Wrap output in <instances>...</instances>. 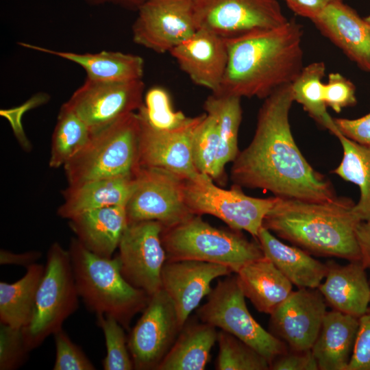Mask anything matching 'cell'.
I'll return each instance as SVG.
<instances>
[{"instance_id": "f6af8a7d", "label": "cell", "mask_w": 370, "mask_h": 370, "mask_svg": "<svg viewBox=\"0 0 370 370\" xmlns=\"http://www.w3.org/2000/svg\"><path fill=\"white\" fill-rule=\"evenodd\" d=\"M337 0H285L296 14L313 21L331 3Z\"/></svg>"}, {"instance_id": "4dcf8cb0", "label": "cell", "mask_w": 370, "mask_h": 370, "mask_svg": "<svg viewBox=\"0 0 370 370\" xmlns=\"http://www.w3.org/2000/svg\"><path fill=\"white\" fill-rule=\"evenodd\" d=\"M330 132L338 138L343 151L340 164L332 172L359 187L360 199L353 212L360 221H370V146L347 138L336 125Z\"/></svg>"}, {"instance_id": "52a82bcc", "label": "cell", "mask_w": 370, "mask_h": 370, "mask_svg": "<svg viewBox=\"0 0 370 370\" xmlns=\"http://www.w3.org/2000/svg\"><path fill=\"white\" fill-rule=\"evenodd\" d=\"M79 297L69 251L54 242L47 251L32 320L22 329L29 352L62 329L64 321L77 309Z\"/></svg>"}, {"instance_id": "f35d334b", "label": "cell", "mask_w": 370, "mask_h": 370, "mask_svg": "<svg viewBox=\"0 0 370 370\" xmlns=\"http://www.w3.org/2000/svg\"><path fill=\"white\" fill-rule=\"evenodd\" d=\"M56 360L53 370H95L96 368L81 348L61 329L54 334Z\"/></svg>"}, {"instance_id": "1f68e13d", "label": "cell", "mask_w": 370, "mask_h": 370, "mask_svg": "<svg viewBox=\"0 0 370 370\" xmlns=\"http://www.w3.org/2000/svg\"><path fill=\"white\" fill-rule=\"evenodd\" d=\"M91 135L86 123L62 104L52 134L49 166H64L88 142Z\"/></svg>"}, {"instance_id": "d6986e66", "label": "cell", "mask_w": 370, "mask_h": 370, "mask_svg": "<svg viewBox=\"0 0 370 370\" xmlns=\"http://www.w3.org/2000/svg\"><path fill=\"white\" fill-rule=\"evenodd\" d=\"M169 53L195 84L214 94L219 91L228 63L227 39L197 29Z\"/></svg>"}, {"instance_id": "ffe728a7", "label": "cell", "mask_w": 370, "mask_h": 370, "mask_svg": "<svg viewBox=\"0 0 370 370\" xmlns=\"http://www.w3.org/2000/svg\"><path fill=\"white\" fill-rule=\"evenodd\" d=\"M319 31L361 69L370 72V34L364 18L337 0L312 21Z\"/></svg>"}, {"instance_id": "7a4b0ae2", "label": "cell", "mask_w": 370, "mask_h": 370, "mask_svg": "<svg viewBox=\"0 0 370 370\" xmlns=\"http://www.w3.org/2000/svg\"><path fill=\"white\" fill-rule=\"evenodd\" d=\"M303 32L299 23L288 20L227 39L228 63L217 95L264 99L291 84L304 68Z\"/></svg>"}, {"instance_id": "ac0fdd59", "label": "cell", "mask_w": 370, "mask_h": 370, "mask_svg": "<svg viewBox=\"0 0 370 370\" xmlns=\"http://www.w3.org/2000/svg\"><path fill=\"white\" fill-rule=\"evenodd\" d=\"M232 271L226 266L193 260H166L161 274L162 288L172 300L182 327L190 313L208 296L211 283Z\"/></svg>"}, {"instance_id": "ba28073f", "label": "cell", "mask_w": 370, "mask_h": 370, "mask_svg": "<svg viewBox=\"0 0 370 370\" xmlns=\"http://www.w3.org/2000/svg\"><path fill=\"white\" fill-rule=\"evenodd\" d=\"M236 276L219 280L197 314L200 321L238 338L269 362L286 352L284 342L264 330L252 317Z\"/></svg>"}, {"instance_id": "f1b7e54d", "label": "cell", "mask_w": 370, "mask_h": 370, "mask_svg": "<svg viewBox=\"0 0 370 370\" xmlns=\"http://www.w3.org/2000/svg\"><path fill=\"white\" fill-rule=\"evenodd\" d=\"M45 267L37 262L14 283L0 282V322L16 328L26 327L32 320L37 290Z\"/></svg>"}, {"instance_id": "bcb514c9", "label": "cell", "mask_w": 370, "mask_h": 370, "mask_svg": "<svg viewBox=\"0 0 370 370\" xmlns=\"http://www.w3.org/2000/svg\"><path fill=\"white\" fill-rule=\"evenodd\" d=\"M41 256V253L37 251H29L24 253H13L12 251L1 249L0 264H14L25 267L26 269L36 262Z\"/></svg>"}, {"instance_id": "cb8c5ba5", "label": "cell", "mask_w": 370, "mask_h": 370, "mask_svg": "<svg viewBox=\"0 0 370 370\" xmlns=\"http://www.w3.org/2000/svg\"><path fill=\"white\" fill-rule=\"evenodd\" d=\"M136 175L93 180L68 185L57 214L70 219L84 212L111 206H126L135 186Z\"/></svg>"}, {"instance_id": "d590c367", "label": "cell", "mask_w": 370, "mask_h": 370, "mask_svg": "<svg viewBox=\"0 0 370 370\" xmlns=\"http://www.w3.org/2000/svg\"><path fill=\"white\" fill-rule=\"evenodd\" d=\"M219 145L217 123L207 113L195 133L192 153L195 166L199 173L216 180V162Z\"/></svg>"}, {"instance_id": "2e32d148", "label": "cell", "mask_w": 370, "mask_h": 370, "mask_svg": "<svg viewBox=\"0 0 370 370\" xmlns=\"http://www.w3.org/2000/svg\"><path fill=\"white\" fill-rule=\"evenodd\" d=\"M136 112L140 121V167L164 169L184 179H193L199 175L200 173L193 162L192 145L204 113L190 117L178 127L160 130L153 127Z\"/></svg>"}, {"instance_id": "8fae6325", "label": "cell", "mask_w": 370, "mask_h": 370, "mask_svg": "<svg viewBox=\"0 0 370 370\" xmlns=\"http://www.w3.org/2000/svg\"><path fill=\"white\" fill-rule=\"evenodd\" d=\"M197 29L230 39L275 28L288 19L277 0H194Z\"/></svg>"}, {"instance_id": "44dd1931", "label": "cell", "mask_w": 370, "mask_h": 370, "mask_svg": "<svg viewBox=\"0 0 370 370\" xmlns=\"http://www.w3.org/2000/svg\"><path fill=\"white\" fill-rule=\"evenodd\" d=\"M325 280L318 288L334 310L360 318L368 312L370 283L361 261L342 266L327 262Z\"/></svg>"}, {"instance_id": "74e56055", "label": "cell", "mask_w": 370, "mask_h": 370, "mask_svg": "<svg viewBox=\"0 0 370 370\" xmlns=\"http://www.w3.org/2000/svg\"><path fill=\"white\" fill-rule=\"evenodd\" d=\"M29 351L26 347L23 330L0 323V369L14 370L25 360Z\"/></svg>"}, {"instance_id": "6da1fadb", "label": "cell", "mask_w": 370, "mask_h": 370, "mask_svg": "<svg viewBox=\"0 0 370 370\" xmlns=\"http://www.w3.org/2000/svg\"><path fill=\"white\" fill-rule=\"evenodd\" d=\"M291 84L264 99L249 145L232 162L231 179L241 187L260 188L275 197L312 202L335 200L332 183L299 150L289 123Z\"/></svg>"}, {"instance_id": "83f0119b", "label": "cell", "mask_w": 370, "mask_h": 370, "mask_svg": "<svg viewBox=\"0 0 370 370\" xmlns=\"http://www.w3.org/2000/svg\"><path fill=\"white\" fill-rule=\"evenodd\" d=\"M217 336L213 325L186 321L157 370L205 369Z\"/></svg>"}, {"instance_id": "4316f807", "label": "cell", "mask_w": 370, "mask_h": 370, "mask_svg": "<svg viewBox=\"0 0 370 370\" xmlns=\"http://www.w3.org/2000/svg\"><path fill=\"white\" fill-rule=\"evenodd\" d=\"M236 276L245 297L262 313L270 314L293 292V284L264 256L243 266Z\"/></svg>"}, {"instance_id": "ee69618b", "label": "cell", "mask_w": 370, "mask_h": 370, "mask_svg": "<svg viewBox=\"0 0 370 370\" xmlns=\"http://www.w3.org/2000/svg\"><path fill=\"white\" fill-rule=\"evenodd\" d=\"M334 122L339 132L347 138L370 146V112L354 119H334Z\"/></svg>"}, {"instance_id": "e0dca14e", "label": "cell", "mask_w": 370, "mask_h": 370, "mask_svg": "<svg viewBox=\"0 0 370 370\" xmlns=\"http://www.w3.org/2000/svg\"><path fill=\"white\" fill-rule=\"evenodd\" d=\"M326 304L318 288H298L270 314V332L289 349L310 350L327 312Z\"/></svg>"}, {"instance_id": "ab89813d", "label": "cell", "mask_w": 370, "mask_h": 370, "mask_svg": "<svg viewBox=\"0 0 370 370\" xmlns=\"http://www.w3.org/2000/svg\"><path fill=\"white\" fill-rule=\"evenodd\" d=\"M326 106L339 113L343 108L354 106L356 102L354 84L339 73H331L324 86Z\"/></svg>"}, {"instance_id": "c3c4849f", "label": "cell", "mask_w": 370, "mask_h": 370, "mask_svg": "<svg viewBox=\"0 0 370 370\" xmlns=\"http://www.w3.org/2000/svg\"><path fill=\"white\" fill-rule=\"evenodd\" d=\"M90 5L111 4L124 9L138 11L147 0H83Z\"/></svg>"}, {"instance_id": "7dc6e473", "label": "cell", "mask_w": 370, "mask_h": 370, "mask_svg": "<svg viewBox=\"0 0 370 370\" xmlns=\"http://www.w3.org/2000/svg\"><path fill=\"white\" fill-rule=\"evenodd\" d=\"M361 253L360 261L366 269H370V221H361L356 229Z\"/></svg>"}, {"instance_id": "8d00e7d4", "label": "cell", "mask_w": 370, "mask_h": 370, "mask_svg": "<svg viewBox=\"0 0 370 370\" xmlns=\"http://www.w3.org/2000/svg\"><path fill=\"white\" fill-rule=\"evenodd\" d=\"M97 323L105 337L106 355L102 365L105 370H132L134 369L124 328L111 316L97 314Z\"/></svg>"}, {"instance_id": "5bb4252c", "label": "cell", "mask_w": 370, "mask_h": 370, "mask_svg": "<svg viewBox=\"0 0 370 370\" xmlns=\"http://www.w3.org/2000/svg\"><path fill=\"white\" fill-rule=\"evenodd\" d=\"M158 221L129 223L119 245L118 257L124 278L151 296L162 289L161 274L166 260Z\"/></svg>"}, {"instance_id": "d4e9b609", "label": "cell", "mask_w": 370, "mask_h": 370, "mask_svg": "<svg viewBox=\"0 0 370 370\" xmlns=\"http://www.w3.org/2000/svg\"><path fill=\"white\" fill-rule=\"evenodd\" d=\"M359 318L333 310L326 312L311 349L320 370H347L353 352Z\"/></svg>"}, {"instance_id": "7402d4cb", "label": "cell", "mask_w": 370, "mask_h": 370, "mask_svg": "<svg viewBox=\"0 0 370 370\" xmlns=\"http://www.w3.org/2000/svg\"><path fill=\"white\" fill-rule=\"evenodd\" d=\"M18 44L22 47L75 63L85 71L86 79L92 81L128 82L142 79L144 75L145 62L138 55L114 51L79 53L54 50L25 42Z\"/></svg>"}, {"instance_id": "8992f818", "label": "cell", "mask_w": 370, "mask_h": 370, "mask_svg": "<svg viewBox=\"0 0 370 370\" xmlns=\"http://www.w3.org/2000/svg\"><path fill=\"white\" fill-rule=\"evenodd\" d=\"M239 232L214 227L194 214L164 227L161 238L166 260L212 262L236 273L247 263L264 256L258 242L249 241Z\"/></svg>"}, {"instance_id": "3957f363", "label": "cell", "mask_w": 370, "mask_h": 370, "mask_svg": "<svg viewBox=\"0 0 370 370\" xmlns=\"http://www.w3.org/2000/svg\"><path fill=\"white\" fill-rule=\"evenodd\" d=\"M354 205L346 197L312 202L277 197L262 226L310 254L360 261Z\"/></svg>"}, {"instance_id": "484cf974", "label": "cell", "mask_w": 370, "mask_h": 370, "mask_svg": "<svg viewBox=\"0 0 370 370\" xmlns=\"http://www.w3.org/2000/svg\"><path fill=\"white\" fill-rule=\"evenodd\" d=\"M264 256L298 288H316L325 279L327 264L314 259L304 249L288 245L273 235L263 226L256 238Z\"/></svg>"}, {"instance_id": "5b68a950", "label": "cell", "mask_w": 370, "mask_h": 370, "mask_svg": "<svg viewBox=\"0 0 370 370\" xmlns=\"http://www.w3.org/2000/svg\"><path fill=\"white\" fill-rule=\"evenodd\" d=\"M140 121L129 113L92 134L88 142L64 166L69 185L124 175L140 169Z\"/></svg>"}, {"instance_id": "30bf717a", "label": "cell", "mask_w": 370, "mask_h": 370, "mask_svg": "<svg viewBox=\"0 0 370 370\" xmlns=\"http://www.w3.org/2000/svg\"><path fill=\"white\" fill-rule=\"evenodd\" d=\"M184 180L164 169L140 167L125 206L128 223L156 221L169 227L194 215L184 199Z\"/></svg>"}, {"instance_id": "60d3db41", "label": "cell", "mask_w": 370, "mask_h": 370, "mask_svg": "<svg viewBox=\"0 0 370 370\" xmlns=\"http://www.w3.org/2000/svg\"><path fill=\"white\" fill-rule=\"evenodd\" d=\"M49 99L50 96L47 93L38 92L18 106L0 110V115L9 122L15 138L26 151L31 150L32 145L26 136L22 119L26 112L47 103Z\"/></svg>"}, {"instance_id": "4fadbf2b", "label": "cell", "mask_w": 370, "mask_h": 370, "mask_svg": "<svg viewBox=\"0 0 370 370\" xmlns=\"http://www.w3.org/2000/svg\"><path fill=\"white\" fill-rule=\"evenodd\" d=\"M175 306L162 288L151 296L127 338L134 369L157 370L181 329Z\"/></svg>"}, {"instance_id": "277c9868", "label": "cell", "mask_w": 370, "mask_h": 370, "mask_svg": "<svg viewBox=\"0 0 370 370\" xmlns=\"http://www.w3.org/2000/svg\"><path fill=\"white\" fill-rule=\"evenodd\" d=\"M78 295L88 309L116 319L127 329L132 319L146 308L150 296L123 276L118 256L103 258L76 238L68 249Z\"/></svg>"}, {"instance_id": "7bdbcfd3", "label": "cell", "mask_w": 370, "mask_h": 370, "mask_svg": "<svg viewBox=\"0 0 370 370\" xmlns=\"http://www.w3.org/2000/svg\"><path fill=\"white\" fill-rule=\"evenodd\" d=\"M273 370H319L312 350L295 351L288 349L270 364Z\"/></svg>"}, {"instance_id": "f546056e", "label": "cell", "mask_w": 370, "mask_h": 370, "mask_svg": "<svg viewBox=\"0 0 370 370\" xmlns=\"http://www.w3.org/2000/svg\"><path fill=\"white\" fill-rule=\"evenodd\" d=\"M241 98L212 93L204 101L205 112L217 121L219 145L216 162V180L222 179L225 165L238 153V136L242 120Z\"/></svg>"}, {"instance_id": "7c38bea8", "label": "cell", "mask_w": 370, "mask_h": 370, "mask_svg": "<svg viewBox=\"0 0 370 370\" xmlns=\"http://www.w3.org/2000/svg\"><path fill=\"white\" fill-rule=\"evenodd\" d=\"M144 91L143 79L105 82L86 78L63 104L75 112L94 134L124 115L136 112L143 103Z\"/></svg>"}, {"instance_id": "b9f144b4", "label": "cell", "mask_w": 370, "mask_h": 370, "mask_svg": "<svg viewBox=\"0 0 370 370\" xmlns=\"http://www.w3.org/2000/svg\"><path fill=\"white\" fill-rule=\"evenodd\" d=\"M347 370H370V312L359 318L357 336Z\"/></svg>"}, {"instance_id": "e575fe53", "label": "cell", "mask_w": 370, "mask_h": 370, "mask_svg": "<svg viewBox=\"0 0 370 370\" xmlns=\"http://www.w3.org/2000/svg\"><path fill=\"white\" fill-rule=\"evenodd\" d=\"M153 127L160 130L178 127L190 119L173 107L171 96L164 88L154 86L145 92L143 103L137 110Z\"/></svg>"}, {"instance_id": "9a60e30c", "label": "cell", "mask_w": 370, "mask_h": 370, "mask_svg": "<svg viewBox=\"0 0 370 370\" xmlns=\"http://www.w3.org/2000/svg\"><path fill=\"white\" fill-rule=\"evenodd\" d=\"M137 12L133 42L157 53H169L197 31L194 0H147Z\"/></svg>"}, {"instance_id": "603a6c76", "label": "cell", "mask_w": 370, "mask_h": 370, "mask_svg": "<svg viewBox=\"0 0 370 370\" xmlns=\"http://www.w3.org/2000/svg\"><path fill=\"white\" fill-rule=\"evenodd\" d=\"M126 206H111L81 213L69 225L76 238L88 250L112 258L128 225Z\"/></svg>"}, {"instance_id": "f907efd6", "label": "cell", "mask_w": 370, "mask_h": 370, "mask_svg": "<svg viewBox=\"0 0 370 370\" xmlns=\"http://www.w3.org/2000/svg\"><path fill=\"white\" fill-rule=\"evenodd\" d=\"M370 312V307H369V309H368V312Z\"/></svg>"}, {"instance_id": "d6a6232c", "label": "cell", "mask_w": 370, "mask_h": 370, "mask_svg": "<svg viewBox=\"0 0 370 370\" xmlns=\"http://www.w3.org/2000/svg\"><path fill=\"white\" fill-rule=\"evenodd\" d=\"M325 74L323 62H315L304 66L291 84L294 101L301 104L308 114L319 125L330 130L334 126L326 110L324 86L322 79Z\"/></svg>"}, {"instance_id": "9c48e42d", "label": "cell", "mask_w": 370, "mask_h": 370, "mask_svg": "<svg viewBox=\"0 0 370 370\" xmlns=\"http://www.w3.org/2000/svg\"><path fill=\"white\" fill-rule=\"evenodd\" d=\"M241 188L234 184L230 189L221 188L210 176L200 173L193 179L184 180V199L193 214L212 215L230 229L245 230L256 239L277 197H253L245 195Z\"/></svg>"}, {"instance_id": "681fc988", "label": "cell", "mask_w": 370, "mask_h": 370, "mask_svg": "<svg viewBox=\"0 0 370 370\" xmlns=\"http://www.w3.org/2000/svg\"><path fill=\"white\" fill-rule=\"evenodd\" d=\"M367 25L369 34H370V14L364 18Z\"/></svg>"}, {"instance_id": "836d02e7", "label": "cell", "mask_w": 370, "mask_h": 370, "mask_svg": "<svg viewBox=\"0 0 370 370\" xmlns=\"http://www.w3.org/2000/svg\"><path fill=\"white\" fill-rule=\"evenodd\" d=\"M217 370H269L268 360L253 347L223 330L218 332Z\"/></svg>"}]
</instances>
